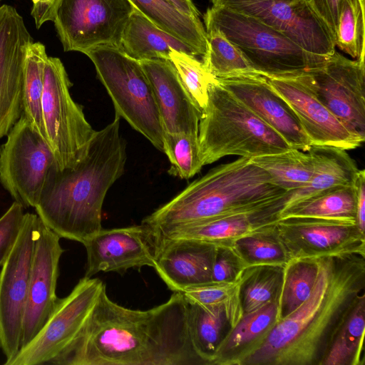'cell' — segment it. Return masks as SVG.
Instances as JSON below:
<instances>
[{"instance_id": "1", "label": "cell", "mask_w": 365, "mask_h": 365, "mask_svg": "<svg viewBox=\"0 0 365 365\" xmlns=\"http://www.w3.org/2000/svg\"><path fill=\"white\" fill-rule=\"evenodd\" d=\"M188 302L174 292L148 310L122 307L105 286L83 327L49 364L58 365H207L190 335Z\"/></svg>"}, {"instance_id": "2", "label": "cell", "mask_w": 365, "mask_h": 365, "mask_svg": "<svg viewBox=\"0 0 365 365\" xmlns=\"http://www.w3.org/2000/svg\"><path fill=\"white\" fill-rule=\"evenodd\" d=\"M365 257L318 258L308 298L279 319L243 365H321L348 312L364 292Z\"/></svg>"}, {"instance_id": "3", "label": "cell", "mask_w": 365, "mask_h": 365, "mask_svg": "<svg viewBox=\"0 0 365 365\" xmlns=\"http://www.w3.org/2000/svg\"><path fill=\"white\" fill-rule=\"evenodd\" d=\"M127 159L120 116L96 131L87 153L74 167L49 173L35 206L42 222L61 238L84 244L101 229L106 193L123 175Z\"/></svg>"}, {"instance_id": "4", "label": "cell", "mask_w": 365, "mask_h": 365, "mask_svg": "<svg viewBox=\"0 0 365 365\" xmlns=\"http://www.w3.org/2000/svg\"><path fill=\"white\" fill-rule=\"evenodd\" d=\"M286 191L251 158L221 164L146 217L153 237L173 227L245 213L282 203Z\"/></svg>"}, {"instance_id": "5", "label": "cell", "mask_w": 365, "mask_h": 365, "mask_svg": "<svg viewBox=\"0 0 365 365\" xmlns=\"http://www.w3.org/2000/svg\"><path fill=\"white\" fill-rule=\"evenodd\" d=\"M198 140L203 165L227 155L253 158L292 148L216 78L209 86L201 112Z\"/></svg>"}, {"instance_id": "6", "label": "cell", "mask_w": 365, "mask_h": 365, "mask_svg": "<svg viewBox=\"0 0 365 365\" xmlns=\"http://www.w3.org/2000/svg\"><path fill=\"white\" fill-rule=\"evenodd\" d=\"M203 21L206 31H221L267 78L297 76L322 66L328 58L309 53L259 20L228 8H208Z\"/></svg>"}, {"instance_id": "7", "label": "cell", "mask_w": 365, "mask_h": 365, "mask_svg": "<svg viewBox=\"0 0 365 365\" xmlns=\"http://www.w3.org/2000/svg\"><path fill=\"white\" fill-rule=\"evenodd\" d=\"M84 54L93 62L113 101L115 114L163 151V129L157 103L140 61L113 46L93 47Z\"/></svg>"}, {"instance_id": "8", "label": "cell", "mask_w": 365, "mask_h": 365, "mask_svg": "<svg viewBox=\"0 0 365 365\" xmlns=\"http://www.w3.org/2000/svg\"><path fill=\"white\" fill-rule=\"evenodd\" d=\"M71 86L61 61L48 56L42 117L46 140L60 170L74 167L86 156L96 132L86 119L82 107L73 100Z\"/></svg>"}, {"instance_id": "9", "label": "cell", "mask_w": 365, "mask_h": 365, "mask_svg": "<svg viewBox=\"0 0 365 365\" xmlns=\"http://www.w3.org/2000/svg\"><path fill=\"white\" fill-rule=\"evenodd\" d=\"M57 166L48 141L22 115L0 148V182L15 202L35 207Z\"/></svg>"}, {"instance_id": "10", "label": "cell", "mask_w": 365, "mask_h": 365, "mask_svg": "<svg viewBox=\"0 0 365 365\" xmlns=\"http://www.w3.org/2000/svg\"><path fill=\"white\" fill-rule=\"evenodd\" d=\"M41 220L26 212L16 240L0 271V349L5 365L21 349L31 266Z\"/></svg>"}, {"instance_id": "11", "label": "cell", "mask_w": 365, "mask_h": 365, "mask_svg": "<svg viewBox=\"0 0 365 365\" xmlns=\"http://www.w3.org/2000/svg\"><path fill=\"white\" fill-rule=\"evenodd\" d=\"M135 10L129 0H59L53 22L64 51L84 53L98 46L118 48Z\"/></svg>"}, {"instance_id": "12", "label": "cell", "mask_w": 365, "mask_h": 365, "mask_svg": "<svg viewBox=\"0 0 365 365\" xmlns=\"http://www.w3.org/2000/svg\"><path fill=\"white\" fill-rule=\"evenodd\" d=\"M299 76L351 133L365 140L364 61L335 51L322 66Z\"/></svg>"}, {"instance_id": "13", "label": "cell", "mask_w": 365, "mask_h": 365, "mask_svg": "<svg viewBox=\"0 0 365 365\" xmlns=\"http://www.w3.org/2000/svg\"><path fill=\"white\" fill-rule=\"evenodd\" d=\"M105 286L98 278H81L68 295L58 298L45 324L9 365L50 363L78 333Z\"/></svg>"}, {"instance_id": "14", "label": "cell", "mask_w": 365, "mask_h": 365, "mask_svg": "<svg viewBox=\"0 0 365 365\" xmlns=\"http://www.w3.org/2000/svg\"><path fill=\"white\" fill-rule=\"evenodd\" d=\"M272 229L289 260L352 255L365 257V235L355 222L289 217L277 220Z\"/></svg>"}, {"instance_id": "15", "label": "cell", "mask_w": 365, "mask_h": 365, "mask_svg": "<svg viewBox=\"0 0 365 365\" xmlns=\"http://www.w3.org/2000/svg\"><path fill=\"white\" fill-rule=\"evenodd\" d=\"M251 16L282 33L307 51L324 57L336 50L334 37L308 0H210Z\"/></svg>"}, {"instance_id": "16", "label": "cell", "mask_w": 365, "mask_h": 365, "mask_svg": "<svg viewBox=\"0 0 365 365\" xmlns=\"http://www.w3.org/2000/svg\"><path fill=\"white\" fill-rule=\"evenodd\" d=\"M34 39L12 6H0V139L23 114L25 60Z\"/></svg>"}, {"instance_id": "17", "label": "cell", "mask_w": 365, "mask_h": 365, "mask_svg": "<svg viewBox=\"0 0 365 365\" xmlns=\"http://www.w3.org/2000/svg\"><path fill=\"white\" fill-rule=\"evenodd\" d=\"M60 239L41 220L31 266L21 349L45 324L58 298L56 292L59 262L64 252Z\"/></svg>"}, {"instance_id": "18", "label": "cell", "mask_w": 365, "mask_h": 365, "mask_svg": "<svg viewBox=\"0 0 365 365\" xmlns=\"http://www.w3.org/2000/svg\"><path fill=\"white\" fill-rule=\"evenodd\" d=\"M267 79L292 108L312 145L349 150L364 143V139L351 133L320 102L299 75Z\"/></svg>"}, {"instance_id": "19", "label": "cell", "mask_w": 365, "mask_h": 365, "mask_svg": "<svg viewBox=\"0 0 365 365\" xmlns=\"http://www.w3.org/2000/svg\"><path fill=\"white\" fill-rule=\"evenodd\" d=\"M87 253L86 277L100 272L123 274L128 269L155 267V242L144 225L101 229L84 244Z\"/></svg>"}, {"instance_id": "20", "label": "cell", "mask_w": 365, "mask_h": 365, "mask_svg": "<svg viewBox=\"0 0 365 365\" xmlns=\"http://www.w3.org/2000/svg\"><path fill=\"white\" fill-rule=\"evenodd\" d=\"M216 79L278 133L292 148L306 152L312 146L295 113L265 76L252 73Z\"/></svg>"}, {"instance_id": "21", "label": "cell", "mask_w": 365, "mask_h": 365, "mask_svg": "<svg viewBox=\"0 0 365 365\" xmlns=\"http://www.w3.org/2000/svg\"><path fill=\"white\" fill-rule=\"evenodd\" d=\"M154 242V269L170 290L183 292L212 282L216 247L186 239L158 238Z\"/></svg>"}, {"instance_id": "22", "label": "cell", "mask_w": 365, "mask_h": 365, "mask_svg": "<svg viewBox=\"0 0 365 365\" xmlns=\"http://www.w3.org/2000/svg\"><path fill=\"white\" fill-rule=\"evenodd\" d=\"M151 84L162 128L170 133L198 135L201 112L169 59L140 61Z\"/></svg>"}, {"instance_id": "23", "label": "cell", "mask_w": 365, "mask_h": 365, "mask_svg": "<svg viewBox=\"0 0 365 365\" xmlns=\"http://www.w3.org/2000/svg\"><path fill=\"white\" fill-rule=\"evenodd\" d=\"M280 209V205H277L257 212L186 224L164 231L153 239L192 240L216 247L230 248L239 239L277 221Z\"/></svg>"}, {"instance_id": "24", "label": "cell", "mask_w": 365, "mask_h": 365, "mask_svg": "<svg viewBox=\"0 0 365 365\" xmlns=\"http://www.w3.org/2000/svg\"><path fill=\"white\" fill-rule=\"evenodd\" d=\"M278 321L277 302L244 314L217 347L212 365H243L263 344Z\"/></svg>"}, {"instance_id": "25", "label": "cell", "mask_w": 365, "mask_h": 365, "mask_svg": "<svg viewBox=\"0 0 365 365\" xmlns=\"http://www.w3.org/2000/svg\"><path fill=\"white\" fill-rule=\"evenodd\" d=\"M307 151L314 164L313 175L302 187L286 192L279 214L298 202L324 190L335 186L353 185L355 183L359 169L347 150L329 146L312 145Z\"/></svg>"}, {"instance_id": "26", "label": "cell", "mask_w": 365, "mask_h": 365, "mask_svg": "<svg viewBox=\"0 0 365 365\" xmlns=\"http://www.w3.org/2000/svg\"><path fill=\"white\" fill-rule=\"evenodd\" d=\"M137 60L169 59L172 49L198 56L187 43L162 30L136 9L122 31L118 47Z\"/></svg>"}, {"instance_id": "27", "label": "cell", "mask_w": 365, "mask_h": 365, "mask_svg": "<svg viewBox=\"0 0 365 365\" xmlns=\"http://www.w3.org/2000/svg\"><path fill=\"white\" fill-rule=\"evenodd\" d=\"M162 30L182 40L202 56L207 50L205 28L199 17L187 15L166 0H129Z\"/></svg>"}, {"instance_id": "28", "label": "cell", "mask_w": 365, "mask_h": 365, "mask_svg": "<svg viewBox=\"0 0 365 365\" xmlns=\"http://www.w3.org/2000/svg\"><path fill=\"white\" fill-rule=\"evenodd\" d=\"M354 185H339L304 199L281 212L277 220L312 217L356 222Z\"/></svg>"}, {"instance_id": "29", "label": "cell", "mask_w": 365, "mask_h": 365, "mask_svg": "<svg viewBox=\"0 0 365 365\" xmlns=\"http://www.w3.org/2000/svg\"><path fill=\"white\" fill-rule=\"evenodd\" d=\"M187 319L195 350L207 365H212L215 352L231 329L225 309L188 303Z\"/></svg>"}, {"instance_id": "30", "label": "cell", "mask_w": 365, "mask_h": 365, "mask_svg": "<svg viewBox=\"0 0 365 365\" xmlns=\"http://www.w3.org/2000/svg\"><path fill=\"white\" fill-rule=\"evenodd\" d=\"M264 170L272 182L286 192L304 186L314 173V164L308 151L291 148L287 151L251 158Z\"/></svg>"}, {"instance_id": "31", "label": "cell", "mask_w": 365, "mask_h": 365, "mask_svg": "<svg viewBox=\"0 0 365 365\" xmlns=\"http://www.w3.org/2000/svg\"><path fill=\"white\" fill-rule=\"evenodd\" d=\"M283 267L262 265L244 270L240 285V299L244 314L273 302L278 304Z\"/></svg>"}, {"instance_id": "32", "label": "cell", "mask_w": 365, "mask_h": 365, "mask_svg": "<svg viewBox=\"0 0 365 365\" xmlns=\"http://www.w3.org/2000/svg\"><path fill=\"white\" fill-rule=\"evenodd\" d=\"M47 58L46 47L42 43L34 41L29 46L24 65L22 114L46 140L41 103Z\"/></svg>"}, {"instance_id": "33", "label": "cell", "mask_w": 365, "mask_h": 365, "mask_svg": "<svg viewBox=\"0 0 365 365\" xmlns=\"http://www.w3.org/2000/svg\"><path fill=\"white\" fill-rule=\"evenodd\" d=\"M318 273V259H291L283 267L278 299L279 320L297 309L309 296Z\"/></svg>"}, {"instance_id": "34", "label": "cell", "mask_w": 365, "mask_h": 365, "mask_svg": "<svg viewBox=\"0 0 365 365\" xmlns=\"http://www.w3.org/2000/svg\"><path fill=\"white\" fill-rule=\"evenodd\" d=\"M273 223L239 239L232 247L245 269L262 265L284 267L289 261L283 245L272 231Z\"/></svg>"}, {"instance_id": "35", "label": "cell", "mask_w": 365, "mask_h": 365, "mask_svg": "<svg viewBox=\"0 0 365 365\" xmlns=\"http://www.w3.org/2000/svg\"><path fill=\"white\" fill-rule=\"evenodd\" d=\"M207 50L202 57L206 70L215 78L257 73L241 51L217 29L207 30Z\"/></svg>"}, {"instance_id": "36", "label": "cell", "mask_w": 365, "mask_h": 365, "mask_svg": "<svg viewBox=\"0 0 365 365\" xmlns=\"http://www.w3.org/2000/svg\"><path fill=\"white\" fill-rule=\"evenodd\" d=\"M364 2L344 0L334 33V44L355 60L364 61Z\"/></svg>"}, {"instance_id": "37", "label": "cell", "mask_w": 365, "mask_h": 365, "mask_svg": "<svg viewBox=\"0 0 365 365\" xmlns=\"http://www.w3.org/2000/svg\"><path fill=\"white\" fill-rule=\"evenodd\" d=\"M241 281L242 277L233 282H212L187 289L182 294L188 303L223 307L232 328L244 315L240 299Z\"/></svg>"}, {"instance_id": "38", "label": "cell", "mask_w": 365, "mask_h": 365, "mask_svg": "<svg viewBox=\"0 0 365 365\" xmlns=\"http://www.w3.org/2000/svg\"><path fill=\"white\" fill-rule=\"evenodd\" d=\"M163 146L170 163V175L189 179L204 166L200 155L198 135L163 131Z\"/></svg>"}, {"instance_id": "39", "label": "cell", "mask_w": 365, "mask_h": 365, "mask_svg": "<svg viewBox=\"0 0 365 365\" xmlns=\"http://www.w3.org/2000/svg\"><path fill=\"white\" fill-rule=\"evenodd\" d=\"M197 56L172 49L170 61L191 99L200 112L205 107L208 88L215 80Z\"/></svg>"}, {"instance_id": "40", "label": "cell", "mask_w": 365, "mask_h": 365, "mask_svg": "<svg viewBox=\"0 0 365 365\" xmlns=\"http://www.w3.org/2000/svg\"><path fill=\"white\" fill-rule=\"evenodd\" d=\"M24 207L14 201L0 217V267L8 257L21 227Z\"/></svg>"}, {"instance_id": "41", "label": "cell", "mask_w": 365, "mask_h": 365, "mask_svg": "<svg viewBox=\"0 0 365 365\" xmlns=\"http://www.w3.org/2000/svg\"><path fill=\"white\" fill-rule=\"evenodd\" d=\"M245 269L232 247H217L212 270L213 282H229L239 279Z\"/></svg>"}, {"instance_id": "42", "label": "cell", "mask_w": 365, "mask_h": 365, "mask_svg": "<svg viewBox=\"0 0 365 365\" xmlns=\"http://www.w3.org/2000/svg\"><path fill=\"white\" fill-rule=\"evenodd\" d=\"M344 0H308L311 7L330 30L334 39L336 26Z\"/></svg>"}, {"instance_id": "43", "label": "cell", "mask_w": 365, "mask_h": 365, "mask_svg": "<svg viewBox=\"0 0 365 365\" xmlns=\"http://www.w3.org/2000/svg\"><path fill=\"white\" fill-rule=\"evenodd\" d=\"M356 222L360 232L365 235V171L359 170L356 179Z\"/></svg>"}, {"instance_id": "44", "label": "cell", "mask_w": 365, "mask_h": 365, "mask_svg": "<svg viewBox=\"0 0 365 365\" xmlns=\"http://www.w3.org/2000/svg\"><path fill=\"white\" fill-rule=\"evenodd\" d=\"M59 0H34L31 15L37 29L44 23L53 20L54 13Z\"/></svg>"}, {"instance_id": "45", "label": "cell", "mask_w": 365, "mask_h": 365, "mask_svg": "<svg viewBox=\"0 0 365 365\" xmlns=\"http://www.w3.org/2000/svg\"><path fill=\"white\" fill-rule=\"evenodd\" d=\"M181 12L194 17L200 16V13L192 0H166Z\"/></svg>"}, {"instance_id": "46", "label": "cell", "mask_w": 365, "mask_h": 365, "mask_svg": "<svg viewBox=\"0 0 365 365\" xmlns=\"http://www.w3.org/2000/svg\"><path fill=\"white\" fill-rule=\"evenodd\" d=\"M361 1L364 2L365 0H361Z\"/></svg>"}, {"instance_id": "47", "label": "cell", "mask_w": 365, "mask_h": 365, "mask_svg": "<svg viewBox=\"0 0 365 365\" xmlns=\"http://www.w3.org/2000/svg\"><path fill=\"white\" fill-rule=\"evenodd\" d=\"M34 1V0H32V1Z\"/></svg>"}, {"instance_id": "48", "label": "cell", "mask_w": 365, "mask_h": 365, "mask_svg": "<svg viewBox=\"0 0 365 365\" xmlns=\"http://www.w3.org/2000/svg\"><path fill=\"white\" fill-rule=\"evenodd\" d=\"M1 1V0H0Z\"/></svg>"}]
</instances>
